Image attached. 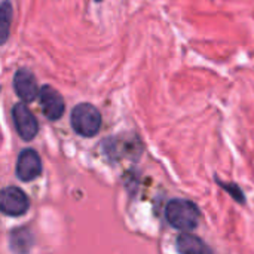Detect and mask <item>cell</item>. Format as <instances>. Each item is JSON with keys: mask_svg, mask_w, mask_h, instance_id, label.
Here are the masks:
<instances>
[{"mask_svg": "<svg viewBox=\"0 0 254 254\" xmlns=\"http://www.w3.org/2000/svg\"><path fill=\"white\" fill-rule=\"evenodd\" d=\"M13 89H15L16 95L22 101H25V103L33 101L39 95L36 77L28 70H24V68L22 70H18L15 73V77H13Z\"/></svg>", "mask_w": 254, "mask_h": 254, "instance_id": "cell-7", "label": "cell"}, {"mask_svg": "<svg viewBox=\"0 0 254 254\" xmlns=\"http://www.w3.org/2000/svg\"><path fill=\"white\" fill-rule=\"evenodd\" d=\"M9 243H10V250L15 254H28L34 246V238L28 229L19 228L10 232Z\"/></svg>", "mask_w": 254, "mask_h": 254, "instance_id": "cell-9", "label": "cell"}, {"mask_svg": "<svg viewBox=\"0 0 254 254\" xmlns=\"http://www.w3.org/2000/svg\"><path fill=\"white\" fill-rule=\"evenodd\" d=\"M71 127L82 137H94L101 128V115L97 107L88 103L77 104L71 112Z\"/></svg>", "mask_w": 254, "mask_h": 254, "instance_id": "cell-2", "label": "cell"}, {"mask_svg": "<svg viewBox=\"0 0 254 254\" xmlns=\"http://www.w3.org/2000/svg\"><path fill=\"white\" fill-rule=\"evenodd\" d=\"M30 201L27 195L15 186H9L0 190V213L12 217L22 216L28 211Z\"/></svg>", "mask_w": 254, "mask_h": 254, "instance_id": "cell-3", "label": "cell"}, {"mask_svg": "<svg viewBox=\"0 0 254 254\" xmlns=\"http://www.w3.org/2000/svg\"><path fill=\"white\" fill-rule=\"evenodd\" d=\"M12 116H13L15 128L22 140L30 141L37 135L39 124H37L34 115L30 112V109L25 104H22V103L16 104L12 110Z\"/></svg>", "mask_w": 254, "mask_h": 254, "instance_id": "cell-4", "label": "cell"}, {"mask_svg": "<svg viewBox=\"0 0 254 254\" xmlns=\"http://www.w3.org/2000/svg\"><path fill=\"white\" fill-rule=\"evenodd\" d=\"M165 217L173 228L188 232L198 226L201 214L193 202L188 199H173L167 204Z\"/></svg>", "mask_w": 254, "mask_h": 254, "instance_id": "cell-1", "label": "cell"}, {"mask_svg": "<svg viewBox=\"0 0 254 254\" xmlns=\"http://www.w3.org/2000/svg\"><path fill=\"white\" fill-rule=\"evenodd\" d=\"M42 173V161L37 152L25 149L19 153L16 161V177L22 182H31Z\"/></svg>", "mask_w": 254, "mask_h": 254, "instance_id": "cell-5", "label": "cell"}, {"mask_svg": "<svg viewBox=\"0 0 254 254\" xmlns=\"http://www.w3.org/2000/svg\"><path fill=\"white\" fill-rule=\"evenodd\" d=\"M177 250L180 254H213L211 249L201 238L188 232L179 235Z\"/></svg>", "mask_w": 254, "mask_h": 254, "instance_id": "cell-8", "label": "cell"}, {"mask_svg": "<svg viewBox=\"0 0 254 254\" xmlns=\"http://www.w3.org/2000/svg\"><path fill=\"white\" fill-rule=\"evenodd\" d=\"M97 1H100V0H97Z\"/></svg>", "mask_w": 254, "mask_h": 254, "instance_id": "cell-11", "label": "cell"}, {"mask_svg": "<svg viewBox=\"0 0 254 254\" xmlns=\"http://www.w3.org/2000/svg\"><path fill=\"white\" fill-rule=\"evenodd\" d=\"M39 97L45 116L49 121H58L64 113V100L61 94L52 86L46 85L39 91Z\"/></svg>", "mask_w": 254, "mask_h": 254, "instance_id": "cell-6", "label": "cell"}, {"mask_svg": "<svg viewBox=\"0 0 254 254\" xmlns=\"http://www.w3.org/2000/svg\"><path fill=\"white\" fill-rule=\"evenodd\" d=\"M12 22V4L10 1L4 0L0 3V45H3L9 37Z\"/></svg>", "mask_w": 254, "mask_h": 254, "instance_id": "cell-10", "label": "cell"}]
</instances>
